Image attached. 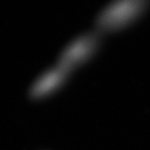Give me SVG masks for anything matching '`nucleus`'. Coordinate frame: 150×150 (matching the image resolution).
<instances>
[{
    "instance_id": "nucleus-1",
    "label": "nucleus",
    "mask_w": 150,
    "mask_h": 150,
    "mask_svg": "<svg viewBox=\"0 0 150 150\" xmlns=\"http://www.w3.org/2000/svg\"><path fill=\"white\" fill-rule=\"evenodd\" d=\"M145 6V1H119L107 6L97 18V27L103 31H115L131 22Z\"/></svg>"
},
{
    "instance_id": "nucleus-2",
    "label": "nucleus",
    "mask_w": 150,
    "mask_h": 150,
    "mask_svg": "<svg viewBox=\"0 0 150 150\" xmlns=\"http://www.w3.org/2000/svg\"><path fill=\"white\" fill-rule=\"evenodd\" d=\"M98 45V38L93 33L81 35L65 47L56 65L70 74L71 71L89 61Z\"/></svg>"
},
{
    "instance_id": "nucleus-3",
    "label": "nucleus",
    "mask_w": 150,
    "mask_h": 150,
    "mask_svg": "<svg viewBox=\"0 0 150 150\" xmlns=\"http://www.w3.org/2000/svg\"><path fill=\"white\" fill-rule=\"evenodd\" d=\"M68 75V73L56 65L35 81L30 89V95L34 99H41L50 96L61 88Z\"/></svg>"
}]
</instances>
